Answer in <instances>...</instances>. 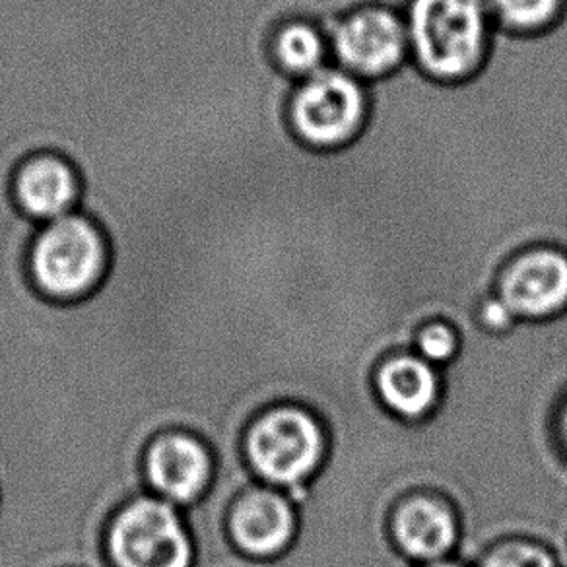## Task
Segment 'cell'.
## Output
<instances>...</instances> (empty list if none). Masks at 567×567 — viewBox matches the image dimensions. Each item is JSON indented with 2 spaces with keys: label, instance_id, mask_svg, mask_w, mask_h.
<instances>
[{
  "label": "cell",
  "instance_id": "obj_9",
  "mask_svg": "<svg viewBox=\"0 0 567 567\" xmlns=\"http://www.w3.org/2000/svg\"><path fill=\"white\" fill-rule=\"evenodd\" d=\"M226 525L229 540L245 558H280L298 536L300 509L288 492L259 482L231 504Z\"/></svg>",
  "mask_w": 567,
  "mask_h": 567
},
{
  "label": "cell",
  "instance_id": "obj_17",
  "mask_svg": "<svg viewBox=\"0 0 567 567\" xmlns=\"http://www.w3.org/2000/svg\"><path fill=\"white\" fill-rule=\"evenodd\" d=\"M551 430H554L556 445H558V450L561 451V455H564L567 461V394L561 399V402H559L558 409H556Z\"/></svg>",
  "mask_w": 567,
  "mask_h": 567
},
{
  "label": "cell",
  "instance_id": "obj_16",
  "mask_svg": "<svg viewBox=\"0 0 567 567\" xmlns=\"http://www.w3.org/2000/svg\"><path fill=\"white\" fill-rule=\"evenodd\" d=\"M463 350V339L455 324L445 319H432L422 323L414 332L412 352H416L425 362L432 363L440 370L450 368L457 362Z\"/></svg>",
  "mask_w": 567,
  "mask_h": 567
},
{
  "label": "cell",
  "instance_id": "obj_3",
  "mask_svg": "<svg viewBox=\"0 0 567 567\" xmlns=\"http://www.w3.org/2000/svg\"><path fill=\"white\" fill-rule=\"evenodd\" d=\"M111 249L103 234L86 214L72 213L49 221L28 247V272L33 286L49 300L86 298L110 270Z\"/></svg>",
  "mask_w": 567,
  "mask_h": 567
},
{
  "label": "cell",
  "instance_id": "obj_7",
  "mask_svg": "<svg viewBox=\"0 0 567 567\" xmlns=\"http://www.w3.org/2000/svg\"><path fill=\"white\" fill-rule=\"evenodd\" d=\"M515 323H546L567 313V252L528 247L505 262L494 288Z\"/></svg>",
  "mask_w": 567,
  "mask_h": 567
},
{
  "label": "cell",
  "instance_id": "obj_8",
  "mask_svg": "<svg viewBox=\"0 0 567 567\" xmlns=\"http://www.w3.org/2000/svg\"><path fill=\"white\" fill-rule=\"evenodd\" d=\"M386 533L394 550L410 566L458 556L463 523L455 504L443 492L420 488L394 502Z\"/></svg>",
  "mask_w": 567,
  "mask_h": 567
},
{
  "label": "cell",
  "instance_id": "obj_15",
  "mask_svg": "<svg viewBox=\"0 0 567 567\" xmlns=\"http://www.w3.org/2000/svg\"><path fill=\"white\" fill-rule=\"evenodd\" d=\"M564 0H488L494 22L513 32H540L554 24Z\"/></svg>",
  "mask_w": 567,
  "mask_h": 567
},
{
  "label": "cell",
  "instance_id": "obj_6",
  "mask_svg": "<svg viewBox=\"0 0 567 567\" xmlns=\"http://www.w3.org/2000/svg\"><path fill=\"white\" fill-rule=\"evenodd\" d=\"M332 63L363 82L383 79L410 59L406 20L399 10L365 4L329 32Z\"/></svg>",
  "mask_w": 567,
  "mask_h": 567
},
{
  "label": "cell",
  "instance_id": "obj_12",
  "mask_svg": "<svg viewBox=\"0 0 567 567\" xmlns=\"http://www.w3.org/2000/svg\"><path fill=\"white\" fill-rule=\"evenodd\" d=\"M12 195L28 218L49 224L74 213L82 200V177L61 154L38 152L18 167Z\"/></svg>",
  "mask_w": 567,
  "mask_h": 567
},
{
  "label": "cell",
  "instance_id": "obj_14",
  "mask_svg": "<svg viewBox=\"0 0 567 567\" xmlns=\"http://www.w3.org/2000/svg\"><path fill=\"white\" fill-rule=\"evenodd\" d=\"M473 567H566L550 544L535 536L507 535L496 538L474 558Z\"/></svg>",
  "mask_w": 567,
  "mask_h": 567
},
{
  "label": "cell",
  "instance_id": "obj_5",
  "mask_svg": "<svg viewBox=\"0 0 567 567\" xmlns=\"http://www.w3.org/2000/svg\"><path fill=\"white\" fill-rule=\"evenodd\" d=\"M105 550L113 567H193L195 546L183 509L142 494L111 519Z\"/></svg>",
  "mask_w": 567,
  "mask_h": 567
},
{
  "label": "cell",
  "instance_id": "obj_18",
  "mask_svg": "<svg viewBox=\"0 0 567 567\" xmlns=\"http://www.w3.org/2000/svg\"><path fill=\"white\" fill-rule=\"evenodd\" d=\"M412 567H473V564H468L466 559L458 558V556H451V558L435 559V561Z\"/></svg>",
  "mask_w": 567,
  "mask_h": 567
},
{
  "label": "cell",
  "instance_id": "obj_11",
  "mask_svg": "<svg viewBox=\"0 0 567 567\" xmlns=\"http://www.w3.org/2000/svg\"><path fill=\"white\" fill-rule=\"evenodd\" d=\"M379 404L393 417L417 424L440 409L443 373L412 350L393 352L375 365L371 375Z\"/></svg>",
  "mask_w": 567,
  "mask_h": 567
},
{
  "label": "cell",
  "instance_id": "obj_10",
  "mask_svg": "<svg viewBox=\"0 0 567 567\" xmlns=\"http://www.w3.org/2000/svg\"><path fill=\"white\" fill-rule=\"evenodd\" d=\"M213 476V453L187 432L174 430L159 435L144 455L148 489L183 512L205 496Z\"/></svg>",
  "mask_w": 567,
  "mask_h": 567
},
{
  "label": "cell",
  "instance_id": "obj_4",
  "mask_svg": "<svg viewBox=\"0 0 567 567\" xmlns=\"http://www.w3.org/2000/svg\"><path fill=\"white\" fill-rule=\"evenodd\" d=\"M368 107V84L331 63L296 84L288 102V123L303 144L332 151L360 133Z\"/></svg>",
  "mask_w": 567,
  "mask_h": 567
},
{
  "label": "cell",
  "instance_id": "obj_13",
  "mask_svg": "<svg viewBox=\"0 0 567 567\" xmlns=\"http://www.w3.org/2000/svg\"><path fill=\"white\" fill-rule=\"evenodd\" d=\"M270 55L276 66L296 82L332 63L329 35L316 22L301 18L276 28L270 40Z\"/></svg>",
  "mask_w": 567,
  "mask_h": 567
},
{
  "label": "cell",
  "instance_id": "obj_1",
  "mask_svg": "<svg viewBox=\"0 0 567 567\" xmlns=\"http://www.w3.org/2000/svg\"><path fill=\"white\" fill-rule=\"evenodd\" d=\"M245 458L260 484L284 489L300 504L329 458V434L313 410L282 402L262 410L244 440Z\"/></svg>",
  "mask_w": 567,
  "mask_h": 567
},
{
  "label": "cell",
  "instance_id": "obj_2",
  "mask_svg": "<svg viewBox=\"0 0 567 567\" xmlns=\"http://www.w3.org/2000/svg\"><path fill=\"white\" fill-rule=\"evenodd\" d=\"M404 20L420 71L447 82L478 71L494 25L488 0H410Z\"/></svg>",
  "mask_w": 567,
  "mask_h": 567
}]
</instances>
